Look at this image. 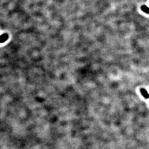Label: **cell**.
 Returning a JSON list of instances; mask_svg holds the SVG:
<instances>
[{"mask_svg":"<svg viewBox=\"0 0 149 149\" xmlns=\"http://www.w3.org/2000/svg\"><path fill=\"white\" fill-rule=\"evenodd\" d=\"M8 38V35L6 34H4L0 36V43H3L6 41Z\"/></svg>","mask_w":149,"mask_h":149,"instance_id":"6da1fadb","label":"cell"}]
</instances>
